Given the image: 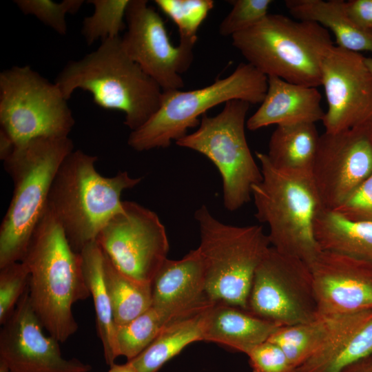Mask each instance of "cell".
I'll list each match as a JSON object with an SVG mask.
<instances>
[{
  "label": "cell",
  "instance_id": "1",
  "mask_svg": "<svg viewBox=\"0 0 372 372\" xmlns=\"http://www.w3.org/2000/svg\"><path fill=\"white\" fill-rule=\"evenodd\" d=\"M29 272L30 304L43 328L59 342L78 329L73 305L87 299L82 258L47 207L21 260Z\"/></svg>",
  "mask_w": 372,
  "mask_h": 372
},
{
  "label": "cell",
  "instance_id": "2",
  "mask_svg": "<svg viewBox=\"0 0 372 372\" xmlns=\"http://www.w3.org/2000/svg\"><path fill=\"white\" fill-rule=\"evenodd\" d=\"M68 100L81 89L102 108L124 113V124L134 131L158 110L163 90L125 52L121 37L102 41L99 48L71 61L54 81Z\"/></svg>",
  "mask_w": 372,
  "mask_h": 372
},
{
  "label": "cell",
  "instance_id": "3",
  "mask_svg": "<svg viewBox=\"0 0 372 372\" xmlns=\"http://www.w3.org/2000/svg\"><path fill=\"white\" fill-rule=\"evenodd\" d=\"M98 158L73 150L61 164L53 180L47 207L77 253L96 241L106 224L123 211L122 192L141 178L119 172L105 177L95 168Z\"/></svg>",
  "mask_w": 372,
  "mask_h": 372
},
{
  "label": "cell",
  "instance_id": "4",
  "mask_svg": "<svg viewBox=\"0 0 372 372\" xmlns=\"http://www.w3.org/2000/svg\"><path fill=\"white\" fill-rule=\"evenodd\" d=\"M73 150L69 136L39 138L16 147L3 161L14 189L0 227V268L22 260L47 207L55 175Z\"/></svg>",
  "mask_w": 372,
  "mask_h": 372
},
{
  "label": "cell",
  "instance_id": "5",
  "mask_svg": "<svg viewBox=\"0 0 372 372\" xmlns=\"http://www.w3.org/2000/svg\"><path fill=\"white\" fill-rule=\"evenodd\" d=\"M231 39L247 63L267 77L314 87L321 85L322 63L334 45L320 24L281 14L269 13Z\"/></svg>",
  "mask_w": 372,
  "mask_h": 372
},
{
  "label": "cell",
  "instance_id": "6",
  "mask_svg": "<svg viewBox=\"0 0 372 372\" xmlns=\"http://www.w3.org/2000/svg\"><path fill=\"white\" fill-rule=\"evenodd\" d=\"M256 156L262 178L251 187L255 216L268 225L271 247L310 267L322 251L315 223L324 208L313 178L278 170L265 153Z\"/></svg>",
  "mask_w": 372,
  "mask_h": 372
},
{
  "label": "cell",
  "instance_id": "7",
  "mask_svg": "<svg viewBox=\"0 0 372 372\" xmlns=\"http://www.w3.org/2000/svg\"><path fill=\"white\" fill-rule=\"evenodd\" d=\"M207 293L214 302L248 310L255 271L271 247L258 225L234 226L216 218L205 205L195 212Z\"/></svg>",
  "mask_w": 372,
  "mask_h": 372
},
{
  "label": "cell",
  "instance_id": "8",
  "mask_svg": "<svg viewBox=\"0 0 372 372\" xmlns=\"http://www.w3.org/2000/svg\"><path fill=\"white\" fill-rule=\"evenodd\" d=\"M267 76L248 63H240L229 76L202 88L163 91L158 110L138 129L131 131L127 144L137 152L169 147L200 125L199 116L231 100L261 103Z\"/></svg>",
  "mask_w": 372,
  "mask_h": 372
},
{
  "label": "cell",
  "instance_id": "9",
  "mask_svg": "<svg viewBox=\"0 0 372 372\" xmlns=\"http://www.w3.org/2000/svg\"><path fill=\"white\" fill-rule=\"evenodd\" d=\"M249 105L240 100L227 101L220 113L203 115L195 132L176 141L215 165L222 177L224 206L231 211L250 200L252 186L262 178L245 136Z\"/></svg>",
  "mask_w": 372,
  "mask_h": 372
},
{
  "label": "cell",
  "instance_id": "10",
  "mask_svg": "<svg viewBox=\"0 0 372 372\" xmlns=\"http://www.w3.org/2000/svg\"><path fill=\"white\" fill-rule=\"evenodd\" d=\"M67 99L30 66L0 73V124L16 147L45 137L68 136L75 121Z\"/></svg>",
  "mask_w": 372,
  "mask_h": 372
},
{
  "label": "cell",
  "instance_id": "11",
  "mask_svg": "<svg viewBox=\"0 0 372 372\" xmlns=\"http://www.w3.org/2000/svg\"><path fill=\"white\" fill-rule=\"evenodd\" d=\"M248 310L281 327L318 318L309 266L271 246L255 271Z\"/></svg>",
  "mask_w": 372,
  "mask_h": 372
},
{
  "label": "cell",
  "instance_id": "12",
  "mask_svg": "<svg viewBox=\"0 0 372 372\" xmlns=\"http://www.w3.org/2000/svg\"><path fill=\"white\" fill-rule=\"evenodd\" d=\"M99 233L96 242L114 265L130 278L152 284L167 259L165 227L153 211L133 201H123Z\"/></svg>",
  "mask_w": 372,
  "mask_h": 372
},
{
  "label": "cell",
  "instance_id": "13",
  "mask_svg": "<svg viewBox=\"0 0 372 372\" xmlns=\"http://www.w3.org/2000/svg\"><path fill=\"white\" fill-rule=\"evenodd\" d=\"M125 21L127 30L121 41L130 58L163 91L182 89L181 74L192 63L196 43L179 41L174 45L162 17L145 0H130Z\"/></svg>",
  "mask_w": 372,
  "mask_h": 372
},
{
  "label": "cell",
  "instance_id": "14",
  "mask_svg": "<svg viewBox=\"0 0 372 372\" xmlns=\"http://www.w3.org/2000/svg\"><path fill=\"white\" fill-rule=\"evenodd\" d=\"M372 173V124L320 135L312 178L324 209L341 205Z\"/></svg>",
  "mask_w": 372,
  "mask_h": 372
},
{
  "label": "cell",
  "instance_id": "15",
  "mask_svg": "<svg viewBox=\"0 0 372 372\" xmlns=\"http://www.w3.org/2000/svg\"><path fill=\"white\" fill-rule=\"evenodd\" d=\"M326 132L372 124V74L360 53L333 45L322 63Z\"/></svg>",
  "mask_w": 372,
  "mask_h": 372
},
{
  "label": "cell",
  "instance_id": "16",
  "mask_svg": "<svg viewBox=\"0 0 372 372\" xmlns=\"http://www.w3.org/2000/svg\"><path fill=\"white\" fill-rule=\"evenodd\" d=\"M0 331V359L10 372H90L92 366L76 358L65 359L59 342L43 333L29 300L28 289Z\"/></svg>",
  "mask_w": 372,
  "mask_h": 372
},
{
  "label": "cell",
  "instance_id": "17",
  "mask_svg": "<svg viewBox=\"0 0 372 372\" xmlns=\"http://www.w3.org/2000/svg\"><path fill=\"white\" fill-rule=\"evenodd\" d=\"M309 267L319 315L372 310V262L322 250Z\"/></svg>",
  "mask_w": 372,
  "mask_h": 372
},
{
  "label": "cell",
  "instance_id": "18",
  "mask_svg": "<svg viewBox=\"0 0 372 372\" xmlns=\"http://www.w3.org/2000/svg\"><path fill=\"white\" fill-rule=\"evenodd\" d=\"M152 306L170 322L196 316L213 305L198 249L180 260L166 259L152 282Z\"/></svg>",
  "mask_w": 372,
  "mask_h": 372
},
{
  "label": "cell",
  "instance_id": "19",
  "mask_svg": "<svg viewBox=\"0 0 372 372\" xmlns=\"http://www.w3.org/2000/svg\"><path fill=\"white\" fill-rule=\"evenodd\" d=\"M318 89L286 81L276 76L267 77V89L258 109L246 122L249 130L256 131L271 125L322 121L325 112Z\"/></svg>",
  "mask_w": 372,
  "mask_h": 372
},
{
  "label": "cell",
  "instance_id": "20",
  "mask_svg": "<svg viewBox=\"0 0 372 372\" xmlns=\"http://www.w3.org/2000/svg\"><path fill=\"white\" fill-rule=\"evenodd\" d=\"M372 354V310L341 315L324 344L298 372H340Z\"/></svg>",
  "mask_w": 372,
  "mask_h": 372
},
{
  "label": "cell",
  "instance_id": "21",
  "mask_svg": "<svg viewBox=\"0 0 372 372\" xmlns=\"http://www.w3.org/2000/svg\"><path fill=\"white\" fill-rule=\"evenodd\" d=\"M281 326L249 310L224 302H215L204 314L202 341L227 346L247 353L268 340Z\"/></svg>",
  "mask_w": 372,
  "mask_h": 372
},
{
  "label": "cell",
  "instance_id": "22",
  "mask_svg": "<svg viewBox=\"0 0 372 372\" xmlns=\"http://www.w3.org/2000/svg\"><path fill=\"white\" fill-rule=\"evenodd\" d=\"M285 6L296 19L317 23L330 30L337 46L356 52L372 53V31L356 25L348 15L343 0H287Z\"/></svg>",
  "mask_w": 372,
  "mask_h": 372
},
{
  "label": "cell",
  "instance_id": "23",
  "mask_svg": "<svg viewBox=\"0 0 372 372\" xmlns=\"http://www.w3.org/2000/svg\"><path fill=\"white\" fill-rule=\"evenodd\" d=\"M319 138L315 123L277 125L265 154L278 170L312 176Z\"/></svg>",
  "mask_w": 372,
  "mask_h": 372
},
{
  "label": "cell",
  "instance_id": "24",
  "mask_svg": "<svg viewBox=\"0 0 372 372\" xmlns=\"http://www.w3.org/2000/svg\"><path fill=\"white\" fill-rule=\"evenodd\" d=\"M315 235L322 250L372 262V222L351 220L323 208L316 220Z\"/></svg>",
  "mask_w": 372,
  "mask_h": 372
},
{
  "label": "cell",
  "instance_id": "25",
  "mask_svg": "<svg viewBox=\"0 0 372 372\" xmlns=\"http://www.w3.org/2000/svg\"><path fill=\"white\" fill-rule=\"evenodd\" d=\"M83 271L96 315V326L101 340L105 362L109 366L119 356L115 337V327L110 299L103 276V255L96 241L87 245L80 253Z\"/></svg>",
  "mask_w": 372,
  "mask_h": 372
},
{
  "label": "cell",
  "instance_id": "26",
  "mask_svg": "<svg viewBox=\"0 0 372 372\" xmlns=\"http://www.w3.org/2000/svg\"><path fill=\"white\" fill-rule=\"evenodd\" d=\"M205 311L167 324L156 339L130 362L138 372H158L167 362L178 355L187 345L196 341H202Z\"/></svg>",
  "mask_w": 372,
  "mask_h": 372
},
{
  "label": "cell",
  "instance_id": "27",
  "mask_svg": "<svg viewBox=\"0 0 372 372\" xmlns=\"http://www.w3.org/2000/svg\"><path fill=\"white\" fill-rule=\"evenodd\" d=\"M103 255L104 281L114 323L123 325L152 306V284L142 283L130 278L119 271L103 252Z\"/></svg>",
  "mask_w": 372,
  "mask_h": 372
},
{
  "label": "cell",
  "instance_id": "28",
  "mask_svg": "<svg viewBox=\"0 0 372 372\" xmlns=\"http://www.w3.org/2000/svg\"><path fill=\"white\" fill-rule=\"evenodd\" d=\"M340 316L319 315L307 322L280 327L269 340L279 345L298 369L327 341Z\"/></svg>",
  "mask_w": 372,
  "mask_h": 372
},
{
  "label": "cell",
  "instance_id": "29",
  "mask_svg": "<svg viewBox=\"0 0 372 372\" xmlns=\"http://www.w3.org/2000/svg\"><path fill=\"white\" fill-rule=\"evenodd\" d=\"M169 322L165 316L151 306L130 322L116 325L115 337L118 355L125 356L127 361L135 358Z\"/></svg>",
  "mask_w": 372,
  "mask_h": 372
},
{
  "label": "cell",
  "instance_id": "30",
  "mask_svg": "<svg viewBox=\"0 0 372 372\" xmlns=\"http://www.w3.org/2000/svg\"><path fill=\"white\" fill-rule=\"evenodd\" d=\"M94 6L91 16L84 19L81 33L91 45L98 39L120 37L125 28V14L130 0H90Z\"/></svg>",
  "mask_w": 372,
  "mask_h": 372
},
{
  "label": "cell",
  "instance_id": "31",
  "mask_svg": "<svg viewBox=\"0 0 372 372\" xmlns=\"http://www.w3.org/2000/svg\"><path fill=\"white\" fill-rule=\"evenodd\" d=\"M157 7L177 26L179 41L196 43L197 32L209 12L212 0H156Z\"/></svg>",
  "mask_w": 372,
  "mask_h": 372
},
{
  "label": "cell",
  "instance_id": "32",
  "mask_svg": "<svg viewBox=\"0 0 372 372\" xmlns=\"http://www.w3.org/2000/svg\"><path fill=\"white\" fill-rule=\"evenodd\" d=\"M14 3L25 14L35 17L58 34L67 32L66 15L76 13L83 0H64L57 3L51 0H15Z\"/></svg>",
  "mask_w": 372,
  "mask_h": 372
},
{
  "label": "cell",
  "instance_id": "33",
  "mask_svg": "<svg viewBox=\"0 0 372 372\" xmlns=\"http://www.w3.org/2000/svg\"><path fill=\"white\" fill-rule=\"evenodd\" d=\"M29 280L27 267L21 261L0 268V324L12 314L25 291Z\"/></svg>",
  "mask_w": 372,
  "mask_h": 372
},
{
  "label": "cell",
  "instance_id": "34",
  "mask_svg": "<svg viewBox=\"0 0 372 372\" xmlns=\"http://www.w3.org/2000/svg\"><path fill=\"white\" fill-rule=\"evenodd\" d=\"M271 0H234L232 9L223 19L218 32L223 37L233 35L254 26L269 13Z\"/></svg>",
  "mask_w": 372,
  "mask_h": 372
},
{
  "label": "cell",
  "instance_id": "35",
  "mask_svg": "<svg viewBox=\"0 0 372 372\" xmlns=\"http://www.w3.org/2000/svg\"><path fill=\"white\" fill-rule=\"evenodd\" d=\"M246 355L253 372H298L283 349L269 340L254 347Z\"/></svg>",
  "mask_w": 372,
  "mask_h": 372
},
{
  "label": "cell",
  "instance_id": "36",
  "mask_svg": "<svg viewBox=\"0 0 372 372\" xmlns=\"http://www.w3.org/2000/svg\"><path fill=\"white\" fill-rule=\"evenodd\" d=\"M333 210L351 220L372 222V173L341 205Z\"/></svg>",
  "mask_w": 372,
  "mask_h": 372
},
{
  "label": "cell",
  "instance_id": "37",
  "mask_svg": "<svg viewBox=\"0 0 372 372\" xmlns=\"http://www.w3.org/2000/svg\"><path fill=\"white\" fill-rule=\"evenodd\" d=\"M345 8L356 25L364 30L372 31V0L345 1Z\"/></svg>",
  "mask_w": 372,
  "mask_h": 372
},
{
  "label": "cell",
  "instance_id": "38",
  "mask_svg": "<svg viewBox=\"0 0 372 372\" xmlns=\"http://www.w3.org/2000/svg\"><path fill=\"white\" fill-rule=\"evenodd\" d=\"M340 372H372V354L349 364Z\"/></svg>",
  "mask_w": 372,
  "mask_h": 372
},
{
  "label": "cell",
  "instance_id": "39",
  "mask_svg": "<svg viewBox=\"0 0 372 372\" xmlns=\"http://www.w3.org/2000/svg\"><path fill=\"white\" fill-rule=\"evenodd\" d=\"M16 146L11 138L2 130H0V158L4 161L14 151Z\"/></svg>",
  "mask_w": 372,
  "mask_h": 372
},
{
  "label": "cell",
  "instance_id": "40",
  "mask_svg": "<svg viewBox=\"0 0 372 372\" xmlns=\"http://www.w3.org/2000/svg\"><path fill=\"white\" fill-rule=\"evenodd\" d=\"M110 366L108 372H138L137 369L130 361L123 364L114 363Z\"/></svg>",
  "mask_w": 372,
  "mask_h": 372
},
{
  "label": "cell",
  "instance_id": "41",
  "mask_svg": "<svg viewBox=\"0 0 372 372\" xmlns=\"http://www.w3.org/2000/svg\"><path fill=\"white\" fill-rule=\"evenodd\" d=\"M0 372H10V370L7 364L0 359Z\"/></svg>",
  "mask_w": 372,
  "mask_h": 372
},
{
  "label": "cell",
  "instance_id": "42",
  "mask_svg": "<svg viewBox=\"0 0 372 372\" xmlns=\"http://www.w3.org/2000/svg\"><path fill=\"white\" fill-rule=\"evenodd\" d=\"M364 61L369 70L372 74V57H364Z\"/></svg>",
  "mask_w": 372,
  "mask_h": 372
}]
</instances>
